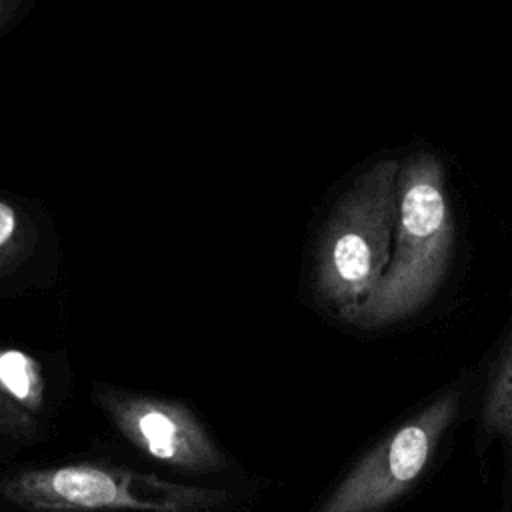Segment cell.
<instances>
[{
  "label": "cell",
  "mask_w": 512,
  "mask_h": 512,
  "mask_svg": "<svg viewBox=\"0 0 512 512\" xmlns=\"http://www.w3.org/2000/svg\"><path fill=\"white\" fill-rule=\"evenodd\" d=\"M0 500L32 512H202L218 504L220 496L130 470L64 464L6 478Z\"/></svg>",
  "instance_id": "cell-3"
},
{
  "label": "cell",
  "mask_w": 512,
  "mask_h": 512,
  "mask_svg": "<svg viewBox=\"0 0 512 512\" xmlns=\"http://www.w3.org/2000/svg\"><path fill=\"white\" fill-rule=\"evenodd\" d=\"M130 434L152 458L190 472L224 466V456L206 432L184 412L146 408L134 414Z\"/></svg>",
  "instance_id": "cell-5"
},
{
  "label": "cell",
  "mask_w": 512,
  "mask_h": 512,
  "mask_svg": "<svg viewBox=\"0 0 512 512\" xmlns=\"http://www.w3.org/2000/svg\"><path fill=\"white\" fill-rule=\"evenodd\" d=\"M0 382L16 400L30 398L32 394L30 364L20 352L10 350L0 356Z\"/></svg>",
  "instance_id": "cell-7"
},
{
  "label": "cell",
  "mask_w": 512,
  "mask_h": 512,
  "mask_svg": "<svg viewBox=\"0 0 512 512\" xmlns=\"http://www.w3.org/2000/svg\"><path fill=\"white\" fill-rule=\"evenodd\" d=\"M480 420L484 434L502 442L512 466V328L486 384Z\"/></svg>",
  "instance_id": "cell-6"
},
{
  "label": "cell",
  "mask_w": 512,
  "mask_h": 512,
  "mask_svg": "<svg viewBox=\"0 0 512 512\" xmlns=\"http://www.w3.org/2000/svg\"><path fill=\"white\" fill-rule=\"evenodd\" d=\"M398 170V160H382L362 172L338 200L324 228L316 290L344 316L372 292L390 262Z\"/></svg>",
  "instance_id": "cell-2"
},
{
  "label": "cell",
  "mask_w": 512,
  "mask_h": 512,
  "mask_svg": "<svg viewBox=\"0 0 512 512\" xmlns=\"http://www.w3.org/2000/svg\"><path fill=\"white\" fill-rule=\"evenodd\" d=\"M14 226H16V220H14L12 208L6 204H0V244H4L10 238V234L14 232Z\"/></svg>",
  "instance_id": "cell-8"
},
{
  "label": "cell",
  "mask_w": 512,
  "mask_h": 512,
  "mask_svg": "<svg viewBox=\"0 0 512 512\" xmlns=\"http://www.w3.org/2000/svg\"><path fill=\"white\" fill-rule=\"evenodd\" d=\"M48 512H76V510H48Z\"/></svg>",
  "instance_id": "cell-9"
},
{
  "label": "cell",
  "mask_w": 512,
  "mask_h": 512,
  "mask_svg": "<svg viewBox=\"0 0 512 512\" xmlns=\"http://www.w3.org/2000/svg\"><path fill=\"white\" fill-rule=\"evenodd\" d=\"M460 390L450 388L374 446L320 502L316 512H380L424 472L460 412Z\"/></svg>",
  "instance_id": "cell-4"
},
{
  "label": "cell",
  "mask_w": 512,
  "mask_h": 512,
  "mask_svg": "<svg viewBox=\"0 0 512 512\" xmlns=\"http://www.w3.org/2000/svg\"><path fill=\"white\" fill-rule=\"evenodd\" d=\"M396 230L390 262L372 292L346 320L366 328L418 312L446 276L454 246V214L436 156H408L396 180Z\"/></svg>",
  "instance_id": "cell-1"
}]
</instances>
